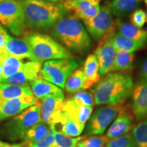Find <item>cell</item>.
<instances>
[{
	"label": "cell",
	"mask_w": 147,
	"mask_h": 147,
	"mask_svg": "<svg viewBox=\"0 0 147 147\" xmlns=\"http://www.w3.org/2000/svg\"><path fill=\"white\" fill-rule=\"evenodd\" d=\"M23 63V60L20 59L12 56L7 57L1 64L4 79L13 76L16 72H18L21 69Z\"/></svg>",
	"instance_id": "obj_30"
},
{
	"label": "cell",
	"mask_w": 147,
	"mask_h": 147,
	"mask_svg": "<svg viewBox=\"0 0 147 147\" xmlns=\"http://www.w3.org/2000/svg\"><path fill=\"white\" fill-rule=\"evenodd\" d=\"M0 23L16 36L26 32L23 10L18 0H4L0 3Z\"/></svg>",
	"instance_id": "obj_8"
},
{
	"label": "cell",
	"mask_w": 147,
	"mask_h": 147,
	"mask_svg": "<svg viewBox=\"0 0 147 147\" xmlns=\"http://www.w3.org/2000/svg\"><path fill=\"white\" fill-rule=\"evenodd\" d=\"M24 39L30 47L36 61L43 63L47 61L73 57L66 48L48 35L32 33Z\"/></svg>",
	"instance_id": "obj_4"
},
{
	"label": "cell",
	"mask_w": 147,
	"mask_h": 147,
	"mask_svg": "<svg viewBox=\"0 0 147 147\" xmlns=\"http://www.w3.org/2000/svg\"><path fill=\"white\" fill-rule=\"evenodd\" d=\"M42 63L35 61H29L23 63L18 72L3 80V83L14 86L29 85L30 82L41 77Z\"/></svg>",
	"instance_id": "obj_11"
},
{
	"label": "cell",
	"mask_w": 147,
	"mask_h": 147,
	"mask_svg": "<svg viewBox=\"0 0 147 147\" xmlns=\"http://www.w3.org/2000/svg\"><path fill=\"white\" fill-rule=\"evenodd\" d=\"M10 37L6 31L0 25V48L4 47L5 43Z\"/></svg>",
	"instance_id": "obj_35"
},
{
	"label": "cell",
	"mask_w": 147,
	"mask_h": 147,
	"mask_svg": "<svg viewBox=\"0 0 147 147\" xmlns=\"http://www.w3.org/2000/svg\"><path fill=\"white\" fill-rule=\"evenodd\" d=\"M82 69L85 78V89L93 87L100 80L99 63L95 55L91 54L87 57L84 62Z\"/></svg>",
	"instance_id": "obj_21"
},
{
	"label": "cell",
	"mask_w": 147,
	"mask_h": 147,
	"mask_svg": "<svg viewBox=\"0 0 147 147\" xmlns=\"http://www.w3.org/2000/svg\"><path fill=\"white\" fill-rule=\"evenodd\" d=\"M61 4L67 12L82 21L94 17L100 10V0H63Z\"/></svg>",
	"instance_id": "obj_10"
},
{
	"label": "cell",
	"mask_w": 147,
	"mask_h": 147,
	"mask_svg": "<svg viewBox=\"0 0 147 147\" xmlns=\"http://www.w3.org/2000/svg\"><path fill=\"white\" fill-rule=\"evenodd\" d=\"M29 87L32 90L33 95L37 100H41L45 97L53 95L64 96L62 89L42 78H36L30 82Z\"/></svg>",
	"instance_id": "obj_18"
},
{
	"label": "cell",
	"mask_w": 147,
	"mask_h": 147,
	"mask_svg": "<svg viewBox=\"0 0 147 147\" xmlns=\"http://www.w3.org/2000/svg\"><path fill=\"white\" fill-rule=\"evenodd\" d=\"M139 3L140 0H113L110 8L114 15L123 16L134 12Z\"/></svg>",
	"instance_id": "obj_28"
},
{
	"label": "cell",
	"mask_w": 147,
	"mask_h": 147,
	"mask_svg": "<svg viewBox=\"0 0 147 147\" xmlns=\"http://www.w3.org/2000/svg\"><path fill=\"white\" fill-rule=\"evenodd\" d=\"M0 147H26L23 142H22L19 144H9L7 142H3L0 140Z\"/></svg>",
	"instance_id": "obj_37"
},
{
	"label": "cell",
	"mask_w": 147,
	"mask_h": 147,
	"mask_svg": "<svg viewBox=\"0 0 147 147\" xmlns=\"http://www.w3.org/2000/svg\"><path fill=\"white\" fill-rule=\"evenodd\" d=\"M145 1V3H146V5H147V0H144ZM146 21H147V12H146Z\"/></svg>",
	"instance_id": "obj_40"
},
{
	"label": "cell",
	"mask_w": 147,
	"mask_h": 147,
	"mask_svg": "<svg viewBox=\"0 0 147 147\" xmlns=\"http://www.w3.org/2000/svg\"><path fill=\"white\" fill-rule=\"evenodd\" d=\"M105 147H136L131 132L108 140Z\"/></svg>",
	"instance_id": "obj_32"
},
{
	"label": "cell",
	"mask_w": 147,
	"mask_h": 147,
	"mask_svg": "<svg viewBox=\"0 0 147 147\" xmlns=\"http://www.w3.org/2000/svg\"><path fill=\"white\" fill-rule=\"evenodd\" d=\"M131 110L136 121L147 117V80L140 79L134 84L131 95Z\"/></svg>",
	"instance_id": "obj_12"
},
{
	"label": "cell",
	"mask_w": 147,
	"mask_h": 147,
	"mask_svg": "<svg viewBox=\"0 0 147 147\" xmlns=\"http://www.w3.org/2000/svg\"><path fill=\"white\" fill-rule=\"evenodd\" d=\"M93 107L79 105L70 98L64 100L62 107L63 113L68 118L78 124L83 130L93 113Z\"/></svg>",
	"instance_id": "obj_17"
},
{
	"label": "cell",
	"mask_w": 147,
	"mask_h": 147,
	"mask_svg": "<svg viewBox=\"0 0 147 147\" xmlns=\"http://www.w3.org/2000/svg\"><path fill=\"white\" fill-rule=\"evenodd\" d=\"M34 95L11 99L0 104V122L13 117L38 102Z\"/></svg>",
	"instance_id": "obj_16"
},
{
	"label": "cell",
	"mask_w": 147,
	"mask_h": 147,
	"mask_svg": "<svg viewBox=\"0 0 147 147\" xmlns=\"http://www.w3.org/2000/svg\"><path fill=\"white\" fill-rule=\"evenodd\" d=\"M23 8L27 28L47 31L67 12L61 3L42 0H18Z\"/></svg>",
	"instance_id": "obj_3"
},
{
	"label": "cell",
	"mask_w": 147,
	"mask_h": 147,
	"mask_svg": "<svg viewBox=\"0 0 147 147\" xmlns=\"http://www.w3.org/2000/svg\"><path fill=\"white\" fill-rule=\"evenodd\" d=\"M118 34L129 39L141 40L147 43V31L134 26L131 23H125L117 18L115 21Z\"/></svg>",
	"instance_id": "obj_23"
},
{
	"label": "cell",
	"mask_w": 147,
	"mask_h": 147,
	"mask_svg": "<svg viewBox=\"0 0 147 147\" xmlns=\"http://www.w3.org/2000/svg\"><path fill=\"white\" fill-rule=\"evenodd\" d=\"M82 21L89 36L95 42L109 40L116 34L117 25L113 19L110 5H102L94 17Z\"/></svg>",
	"instance_id": "obj_7"
},
{
	"label": "cell",
	"mask_w": 147,
	"mask_h": 147,
	"mask_svg": "<svg viewBox=\"0 0 147 147\" xmlns=\"http://www.w3.org/2000/svg\"><path fill=\"white\" fill-rule=\"evenodd\" d=\"M33 95L29 85L14 86L0 82V104L11 99Z\"/></svg>",
	"instance_id": "obj_22"
},
{
	"label": "cell",
	"mask_w": 147,
	"mask_h": 147,
	"mask_svg": "<svg viewBox=\"0 0 147 147\" xmlns=\"http://www.w3.org/2000/svg\"><path fill=\"white\" fill-rule=\"evenodd\" d=\"M54 39L64 47L78 55H84L93 47V41L87 29L72 14H65L51 29Z\"/></svg>",
	"instance_id": "obj_1"
},
{
	"label": "cell",
	"mask_w": 147,
	"mask_h": 147,
	"mask_svg": "<svg viewBox=\"0 0 147 147\" xmlns=\"http://www.w3.org/2000/svg\"><path fill=\"white\" fill-rule=\"evenodd\" d=\"M117 49L110 39L99 42L95 51V55L99 63V74L100 76H105L113 71Z\"/></svg>",
	"instance_id": "obj_13"
},
{
	"label": "cell",
	"mask_w": 147,
	"mask_h": 147,
	"mask_svg": "<svg viewBox=\"0 0 147 147\" xmlns=\"http://www.w3.org/2000/svg\"><path fill=\"white\" fill-rule=\"evenodd\" d=\"M3 80H4V78L3 76V74H2V69H1V65L0 64V82H3Z\"/></svg>",
	"instance_id": "obj_38"
},
{
	"label": "cell",
	"mask_w": 147,
	"mask_h": 147,
	"mask_svg": "<svg viewBox=\"0 0 147 147\" xmlns=\"http://www.w3.org/2000/svg\"><path fill=\"white\" fill-rule=\"evenodd\" d=\"M136 147H147V117L140 121L131 129Z\"/></svg>",
	"instance_id": "obj_29"
},
{
	"label": "cell",
	"mask_w": 147,
	"mask_h": 147,
	"mask_svg": "<svg viewBox=\"0 0 147 147\" xmlns=\"http://www.w3.org/2000/svg\"><path fill=\"white\" fill-rule=\"evenodd\" d=\"M69 98L79 105L91 106V107H93L95 105V100L93 93L89 91H81L77 92Z\"/></svg>",
	"instance_id": "obj_33"
},
{
	"label": "cell",
	"mask_w": 147,
	"mask_h": 147,
	"mask_svg": "<svg viewBox=\"0 0 147 147\" xmlns=\"http://www.w3.org/2000/svg\"><path fill=\"white\" fill-rule=\"evenodd\" d=\"M82 63V59L74 57L47 61L42 67L41 77L63 89L67 78Z\"/></svg>",
	"instance_id": "obj_6"
},
{
	"label": "cell",
	"mask_w": 147,
	"mask_h": 147,
	"mask_svg": "<svg viewBox=\"0 0 147 147\" xmlns=\"http://www.w3.org/2000/svg\"><path fill=\"white\" fill-rule=\"evenodd\" d=\"M64 89L70 94L85 90V78L82 67H78L69 76Z\"/></svg>",
	"instance_id": "obj_26"
},
{
	"label": "cell",
	"mask_w": 147,
	"mask_h": 147,
	"mask_svg": "<svg viewBox=\"0 0 147 147\" xmlns=\"http://www.w3.org/2000/svg\"><path fill=\"white\" fill-rule=\"evenodd\" d=\"M109 140L106 135H93L83 138L77 143V147H105Z\"/></svg>",
	"instance_id": "obj_31"
},
{
	"label": "cell",
	"mask_w": 147,
	"mask_h": 147,
	"mask_svg": "<svg viewBox=\"0 0 147 147\" xmlns=\"http://www.w3.org/2000/svg\"><path fill=\"white\" fill-rule=\"evenodd\" d=\"M4 49L9 56L14 57L22 60L28 59L30 61H35L30 47L25 39L10 37L5 43Z\"/></svg>",
	"instance_id": "obj_19"
},
{
	"label": "cell",
	"mask_w": 147,
	"mask_h": 147,
	"mask_svg": "<svg viewBox=\"0 0 147 147\" xmlns=\"http://www.w3.org/2000/svg\"><path fill=\"white\" fill-rule=\"evenodd\" d=\"M123 106V104L106 105L97 108L86 124L84 136L102 135L115 120Z\"/></svg>",
	"instance_id": "obj_9"
},
{
	"label": "cell",
	"mask_w": 147,
	"mask_h": 147,
	"mask_svg": "<svg viewBox=\"0 0 147 147\" xmlns=\"http://www.w3.org/2000/svg\"><path fill=\"white\" fill-rule=\"evenodd\" d=\"M42 1H48V2H52V3H61L63 1V0H42Z\"/></svg>",
	"instance_id": "obj_39"
},
{
	"label": "cell",
	"mask_w": 147,
	"mask_h": 147,
	"mask_svg": "<svg viewBox=\"0 0 147 147\" xmlns=\"http://www.w3.org/2000/svg\"><path fill=\"white\" fill-rule=\"evenodd\" d=\"M135 55L134 53H129L125 51H117L113 71L125 72L133 68V63Z\"/></svg>",
	"instance_id": "obj_27"
},
{
	"label": "cell",
	"mask_w": 147,
	"mask_h": 147,
	"mask_svg": "<svg viewBox=\"0 0 147 147\" xmlns=\"http://www.w3.org/2000/svg\"><path fill=\"white\" fill-rule=\"evenodd\" d=\"M51 131V127L41 121L29 129L25 134L23 141L32 145L45 138Z\"/></svg>",
	"instance_id": "obj_25"
},
{
	"label": "cell",
	"mask_w": 147,
	"mask_h": 147,
	"mask_svg": "<svg viewBox=\"0 0 147 147\" xmlns=\"http://www.w3.org/2000/svg\"><path fill=\"white\" fill-rule=\"evenodd\" d=\"M51 128L57 131H60V132L65 135L71 138L79 136L84 131L78 124L68 118L63 113V111H61V113L59 115L54 125Z\"/></svg>",
	"instance_id": "obj_20"
},
{
	"label": "cell",
	"mask_w": 147,
	"mask_h": 147,
	"mask_svg": "<svg viewBox=\"0 0 147 147\" xmlns=\"http://www.w3.org/2000/svg\"><path fill=\"white\" fill-rule=\"evenodd\" d=\"M133 87V78L129 73H108L95 84L93 90L95 104H123L131 95Z\"/></svg>",
	"instance_id": "obj_2"
},
{
	"label": "cell",
	"mask_w": 147,
	"mask_h": 147,
	"mask_svg": "<svg viewBox=\"0 0 147 147\" xmlns=\"http://www.w3.org/2000/svg\"><path fill=\"white\" fill-rule=\"evenodd\" d=\"M130 20H131L132 25L139 27V28H141L146 21V13L141 9L135 10L131 14Z\"/></svg>",
	"instance_id": "obj_34"
},
{
	"label": "cell",
	"mask_w": 147,
	"mask_h": 147,
	"mask_svg": "<svg viewBox=\"0 0 147 147\" xmlns=\"http://www.w3.org/2000/svg\"><path fill=\"white\" fill-rule=\"evenodd\" d=\"M131 112L125 106H123L115 120L106 130V136L109 140L123 136L132 129L134 116Z\"/></svg>",
	"instance_id": "obj_14"
},
{
	"label": "cell",
	"mask_w": 147,
	"mask_h": 147,
	"mask_svg": "<svg viewBox=\"0 0 147 147\" xmlns=\"http://www.w3.org/2000/svg\"><path fill=\"white\" fill-rule=\"evenodd\" d=\"M139 74L141 79L147 80V58L145 59L140 66Z\"/></svg>",
	"instance_id": "obj_36"
},
{
	"label": "cell",
	"mask_w": 147,
	"mask_h": 147,
	"mask_svg": "<svg viewBox=\"0 0 147 147\" xmlns=\"http://www.w3.org/2000/svg\"><path fill=\"white\" fill-rule=\"evenodd\" d=\"M65 97L53 95L45 97L40 100L41 121L49 125L51 127L62 111Z\"/></svg>",
	"instance_id": "obj_15"
},
{
	"label": "cell",
	"mask_w": 147,
	"mask_h": 147,
	"mask_svg": "<svg viewBox=\"0 0 147 147\" xmlns=\"http://www.w3.org/2000/svg\"><path fill=\"white\" fill-rule=\"evenodd\" d=\"M113 45L117 51H125L129 53H134L142 49L146 45V42L141 40H134L126 38L121 36L118 33H116L110 38Z\"/></svg>",
	"instance_id": "obj_24"
},
{
	"label": "cell",
	"mask_w": 147,
	"mask_h": 147,
	"mask_svg": "<svg viewBox=\"0 0 147 147\" xmlns=\"http://www.w3.org/2000/svg\"><path fill=\"white\" fill-rule=\"evenodd\" d=\"M4 1V0H0V3H1V1Z\"/></svg>",
	"instance_id": "obj_41"
},
{
	"label": "cell",
	"mask_w": 147,
	"mask_h": 147,
	"mask_svg": "<svg viewBox=\"0 0 147 147\" xmlns=\"http://www.w3.org/2000/svg\"><path fill=\"white\" fill-rule=\"evenodd\" d=\"M40 121V104L38 101L5 123L1 131L3 136L10 140H23L29 129Z\"/></svg>",
	"instance_id": "obj_5"
}]
</instances>
